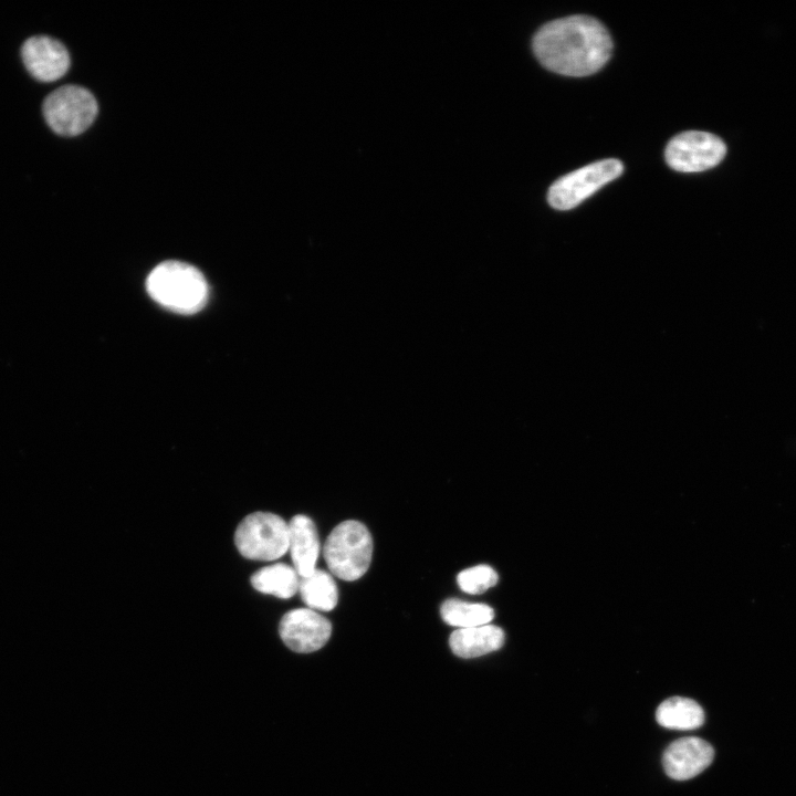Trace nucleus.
Listing matches in <instances>:
<instances>
[{
    "mask_svg": "<svg viewBox=\"0 0 796 796\" xmlns=\"http://www.w3.org/2000/svg\"><path fill=\"white\" fill-rule=\"evenodd\" d=\"M533 51L549 71L567 76H587L611 56L612 41L595 18L577 14L544 24L533 38Z\"/></svg>",
    "mask_w": 796,
    "mask_h": 796,
    "instance_id": "nucleus-1",
    "label": "nucleus"
},
{
    "mask_svg": "<svg viewBox=\"0 0 796 796\" xmlns=\"http://www.w3.org/2000/svg\"><path fill=\"white\" fill-rule=\"evenodd\" d=\"M148 294L165 308L178 314H195L209 295L203 274L193 265L169 260L161 262L146 280Z\"/></svg>",
    "mask_w": 796,
    "mask_h": 796,
    "instance_id": "nucleus-2",
    "label": "nucleus"
},
{
    "mask_svg": "<svg viewBox=\"0 0 796 796\" xmlns=\"http://www.w3.org/2000/svg\"><path fill=\"white\" fill-rule=\"evenodd\" d=\"M325 562L336 577L354 582L368 569L373 555V538L360 522L348 520L333 528L323 547Z\"/></svg>",
    "mask_w": 796,
    "mask_h": 796,
    "instance_id": "nucleus-3",
    "label": "nucleus"
},
{
    "mask_svg": "<svg viewBox=\"0 0 796 796\" xmlns=\"http://www.w3.org/2000/svg\"><path fill=\"white\" fill-rule=\"evenodd\" d=\"M234 543L245 558L254 561L280 558L289 551V523L274 513H251L238 525Z\"/></svg>",
    "mask_w": 796,
    "mask_h": 796,
    "instance_id": "nucleus-4",
    "label": "nucleus"
},
{
    "mask_svg": "<svg viewBox=\"0 0 796 796\" xmlns=\"http://www.w3.org/2000/svg\"><path fill=\"white\" fill-rule=\"evenodd\" d=\"M93 94L77 85H64L50 93L43 102V114L53 132L76 136L86 130L97 115Z\"/></svg>",
    "mask_w": 796,
    "mask_h": 796,
    "instance_id": "nucleus-5",
    "label": "nucleus"
},
{
    "mask_svg": "<svg viewBox=\"0 0 796 796\" xmlns=\"http://www.w3.org/2000/svg\"><path fill=\"white\" fill-rule=\"evenodd\" d=\"M624 166L618 159H605L582 167L557 179L548 189V203L557 210L579 205L607 182L618 178Z\"/></svg>",
    "mask_w": 796,
    "mask_h": 796,
    "instance_id": "nucleus-6",
    "label": "nucleus"
},
{
    "mask_svg": "<svg viewBox=\"0 0 796 796\" xmlns=\"http://www.w3.org/2000/svg\"><path fill=\"white\" fill-rule=\"evenodd\" d=\"M724 142L706 132L688 130L674 136L667 145L664 157L670 168L682 172L710 169L724 158Z\"/></svg>",
    "mask_w": 796,
    "mask_h": 796,
    "instance_id": "nucleus-7",
    "label": "nucleus"
},
{
    "mask_svg": "<svg viewBox=\"0 0 796 796\" xmlns=\"http://www.w3.org/2000/svg\"><path fill=\"white\" fill-rule=\"evenodd\" d=\"M279 633L292 651L310 653L321 649L328 641L332 625L328 619L311 608H296L282 617Z\"/></svg>",
    "mask_w": 796,
    "mask_h": 796,
    "instance_id": "nucleus-8",
    "label": "nucleus"
},
{
    "mask_svg": "<svg viewBox=\"0 0 796 796\" xmlns=\"http://www.w3.org/2000/svg\"><path fill=\"white\" fill-rule=\"evenodd\" d=\"M21 57L27 71L41 82L61 78L71 62L64 44L48 35H35L24 41Z\"/></svg>",
    "mask_w": 796,
    "mask_h": 796,
    "instance_id": "nucleus-9",
    "label": "nucleus"
},
{
    "mask_svg": "<svg viewBox=\"0 0 796 796\" xmlns=\"http://www.w3.org/2000/svg\"><path fill=\"white\" fill-rule=\"evenodd\" d=\"M713 757L714 750L710 743L690 736L672 742L663 753L662 764L669 777L685 781L703 772Z\"/></svg>",
    "mask_w": 796,
    "mask_h": 796,
    "instance_id": "nucleus-10",
    "label": "nucleus"
},
{
    "mask_svg": "<svg viewBox=\"0 0 796 796\" xmlns=\"http://www.w3.org/2000/svg\"><path fill=\"white\" fill-rule=\"evenodd\" d=\"M320 549L314 522L306 515H295L289 523V551L300 577L307 576L315 569Z\"/></svg>",
    "mask_w": 796,
    "mask_h": 796,
    "instance_id": "nucleus-11",
    "label": "nucleus"
},
{
    "mask_svg": "<svg viewBox=\"0 0 796 796\" xmlns=\"http://www.w3.org/2000/svg\"><path fill=\"white\" fill-rule=\"evenodd\" d=\"M503 630L494 625L455 629L449 638L452 652L463 659L499 650L504 643Z\"/></svg>",
    "mask_w": 796,
    "mask_h": 796,
    "instance_id": "nucleus-12",
    "label": "nucleus"
},
{
    "mask_svg": "<svg viewBox=\"0 0 796 796\" xmlns=\"http://www.w3.org/2000/svg\"><path fill=\"white\" fill-rule=\"evenodd\" d=\"M657 722L670 730H694L704 722L702 708L692 699L672 696L664 700L656 711Z\"/></svg>",
    "mask_w": 796,
    "mask_h": 796,
    "instance_id": "nucleus-13",
    "label": "nucleus"
},
{
    "mask_svg": "<svg viewBox=\"0 0 796 796\" xmlns=\"http://www.w3.org/2000/svg\"><path fill=\"white\" fill-rule=\"evenodd\" d=\"M298 577L294 567L279 563L259 569L250 580L258 591L287 599L297 593Z\"/></svg>",
    "mask_w": 796,
    "mask_h": 796,
    "instance_id": "nucleus-14",
    "label": "nucleus"
},
{
    "mask_svg": "<svg viewBox=\"0 0 796 796\" xmlns=\"http://www.w3.org/2000/svg\"><path fill=\"white\" fill-rule=\"evenodd\" d=\"M298 590L303 601L311 609L329 611L337 605L338 593L333 577L315 568L310 575L301 577Z\"/></svg>",
    "mask_w": 796,
    "mask_h": 796,
    "instance_id": "nucleus-15",
    "label": "nucleus"
},
{
    "mask_svg": "<svg viewBox=\"0 0 796 796\" xmlns=\"http://www.w3.org/2000/svg\"><path fill=\"white\" fill-rule=\"evenodd\" d=\"M444 622L459 628L489 625L494 610L485 604H471L457 598L447 599L440 608Z\"/></svg>",
    "mask_w": 796,
    "mask_h": 796,
    "instance_id": "nucleus-16",
    "label": "nucleus"
},
{
    "mask_svg": "<svg viewBox=\"0 0 796 796\" xmlns=\"http://www.w3.org/2000/svg\"><path fill=\"white\" fill-rule=\"evenodd\" d=\"M499 576L489 565H476L460 572L457 582L468 594H481L496 585Z\"/></svg>",
    "mask_w": 796,
    "mask_h": 796,
    "instance_id": "nucleus-17",
    "label": "nucleus"
}]
</instances>
